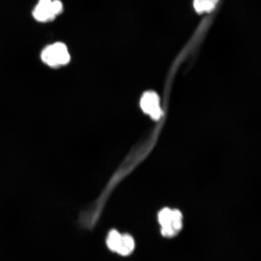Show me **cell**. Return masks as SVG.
Segmentation results:
<instances>
[{
	"label": "cell",
	"mask_w": 261,
	"mask_h": 261,
	"mask_svg": "<svg viewBox=\"0 0 261 261\" xmlns=\"http://www.w3.org/2000/svg\"><path fill=\"white\" fill-rule=\"evenodd\" d=\"M41 59L49 66L57 67L69 63L70 56L66 45L62 42H57L44 49Z\"/></svg>",
	"instance_id": "obj_1"
},
{
	"label": "cell",
	"mask_w": 261,
	"mask_h": 261,
	"mask_svg": "<svg viewBox=\"0 0 261 261\" xmlns=\"http://www.w3.org/2000/svg\"><path fill=\"white\" fill-rule=\"evenodd\" d=\"M140 107L143 112L149 114L154 120H159L162 115L159 97L154 91H147L143 94Z\"/></svg>",
	"instance_id": "obj_2"
},
{
	"label": "cell",
	"mask_w": 261,
	"mask_h": 261,
	"mask_svg": "<svg viewBox=\"0 0 261 261\" xmlns=\"http://www.w3.org/2000/svg\"><path fill=\"white\" fill-rule=\"evenodd\" d=\"M52 0H39L38 4L33 12V15L37 20L47 22L53 20L55 16L52 14L50 5Z\"/></svg>",
	"instance_id": "obj_3"
},
{
	"label": "cell",
	"mask_w": 261,
	"mask_h": 261,
	"mask_svg": "<svg viewBox=\"0 0 261 261\" xmlns=\"http://www.w3.org/2000/svg\"><path fill=\"white\" fill-rule=\"evenodd\" d=\"M135 249V241L129 234H122L121 240L119 244L117 253L122 256H128Z\"/></svg>",
	"instance_id": "obj_4"
},
{
	"label": "cell",
	"mask_w": 261,
	"mask_h": 261,
	"mask_svg": "<svg viewBox=\"0 0 261 261\" xmlns=\"http://www.w3.org/2000/svg\"><path fill=\"white\" fill-rule=\"evenodd\" d=\"M219 0H194L195 11L198 14L210 12L216 7Z\"/></svg>",
	"instance_id": "obj_5"
},
{
	"label": "cell",
	"mask_w": 261,
	"mask_h": 261,
	"mask_svg": "<svg viewBox=\"0 0 261 261\" xmlns=\"http://www.w3.org/2000/svg\"><path fill=\"white\" fill-rule=\"evenodd\" d=\"M122 234L116 229H112L108 234L106 240L107 246L112 252H117L118 249Z\"/></svg>",
	"instance_id": "obj_6"
},
{
	"label": "cell",
	"mask_w": 261,
	"mask_h": 261,
	"mask_svg": "<svg viewBox=\"0 0 261 261\" xmlns=\"http://www.w3.org/2000/svg\"><path fill=\"white\" fill-rule=\"evenodd\" d=\"M50 10L55 16L61 14L63 11V3L60 0H52L50 5Z\"/></svg>",
	"instance_id": "obj_7"
}]
</instances>
